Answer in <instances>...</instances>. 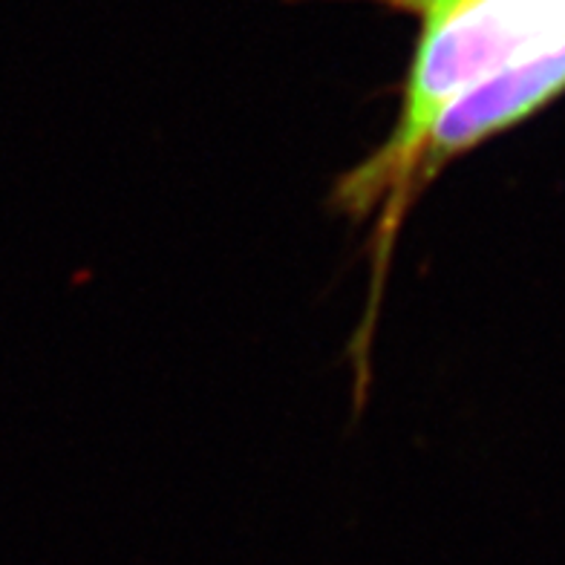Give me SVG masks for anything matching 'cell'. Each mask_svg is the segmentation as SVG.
<instances>
[{
  "mask_svg": "<svg viewBox=\"0 0 565 565\" xmlns=\"http://www.w3.org/2000/svg\"><path fill=\"white\" fill-rule=\"evenodd\" d=\"M413 18L416 44L390 136L332 185L329 205L375 237L404 164L450 102L522 70L565 61V0H361Z\"/></svg>",
  "mask_w": 565,
  "mask_h": 565,
  "instance_id": "obj_1",
  "label": "cell"
}]
</instances>
